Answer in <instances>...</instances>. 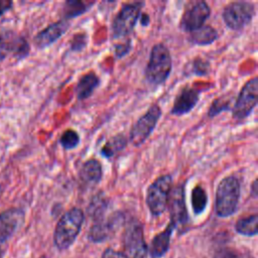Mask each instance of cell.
Returning a JSON list of instances; mask_svg holds the SVG:
<instances>
[{"instance_id":"cell-24","label":"cell","mask_w":258,"mask_h":258,"mask_svg":"<svg viewBox=\"0 0 258 258\" xmlns=\"http://www.w3.org/2000/svg\"><path fill=\"white\" fill-rule=\"evenodd\" d=\"M191 208L196 215H201L207 208L208 195L202 185H196L190 194Z\"/></svg>"},{"instance_id":"cell-11","label":"cell","mask_w":258,"mask_h":258,"mask_svg":"<svg viewBox=\"0 0 258 258\" xmlns=\"http://www.w3.org/2000/svg\"><path fill=\"white\" fill-rule=\"evenodd\" d=\"M211 15V8L205 1H192L189 2L180 18L179 26L183 31L190 32L201 26L205 25V22Z\"/></svg>"},{"instance_id":"cell-17","label":"cell","mask_w":258,"mask_h":258,"mask_svg":"<svg viewBox=\"0 0 258 258\" xmlns=\"http://www.w3.org/2000/svg\"><path fill=\"white\" fill-rule=\"evenodd\" d=\"M103 176L102 164L97 159L86 160L80 167L79 177L84 185L93 186L98 184Z\"/></svg>"},{"instance_id":"cell-26","label":"cell","mask_w":258,"mask_h":258,"mask_svg":"<svg viewBox=\"0 0 258 258\" xmlns=\"http://www.w3.org/2000/svg\"><path fill=\"white\" fill-rule=\"evenodd\" d=\"M80 135L74 129H67L63 131L59 137V143L66 150H71L76 148L80 143Z\"/></svg>"},{"instance_id":"cell-20","label":"cell","mask_w":258,"mask_h":258,"mask_svg":"<svg viewBox=\"0 0 258 258\" xmlns=\"http://www.w3.org/2000/svg\"><path fill=\"white\" fill-rule=\"evenodd\" d=\"M218 38L217 30L211 25H203L200 28L190 31L188 40L196 45H209Z\"/></svg>"},{"instance_id":"cell-34","label":"cell","mask_w":258,"mask_h":258,"mask_svg":"<svg viewBox=\"0 0 258 258\" xmlns=\"http://www.w3.org/2000/svg\"><path fill=\"white\" fill-rule=\"evenodd\" d=\"M139 21H140V23H141L143 26H146V25L149 24L150 18H149V16H148V14H146V13H141V14H140V17H139Z\"/></svg>"},{"instance_id":"cell-10","label":"cell","mask_w":258,"mask_h":258,"mask_svg":"<svg viewBox=\"0 0 258 258\" xmlns=\"http://www.w3.org/2000/svg\"><path fill=\"white\" fill-rule=\"evenodd\" d=\"M258 99V79L256 77L247 81L242 87L234 107L232 116L236 120L247 118L257 105Z\"/></svg>"},{"instance_id":"cell-9","label":"cell","mask_w":258,"mask_h":258,"mask_svg":"<svg viewBox=\"0 0 258 258\" xmlns=\"http://www.w3.org/2000/svg\"><path fill=\"white\" fill-rule=\"evenodd\" d=\"M123 255L125 258H147V246L143 235V226L134 220L126 227L123 236Z\"/></svg>"},{"instance_id":"cell-12","label":"cell","mask_w":258,"mask_h":258,"mask_svg":"<svg viewBox=\"0 0 258 258\" xmlns=\"http://www.w3.org/2000/svg\"><path fill=\"white\" fill-rule=\"evenodd\" d=\"M167 207L170 214V223L174 228L183 227L187 224L188 216L184 199V186L182 184L171 188Z\"/></svg>"},{"instance_id":"cell-23","label":"cell","mask_w":258,"mask_h":258,"mask_svg":"<svg viewBox=\"0 0 258 258\" xmlns=\"http://www.w3.org/2000/svg\"><path fill=\"white\" fill-rule=\"evenodd\" d=\"M108 200L103 192L96 195L90 202L88 206V214L90 217L96 221L102 217H104V213L108 208Z\"/></svg>"},{"instance_id":"cell-30","label":"cell","mask_w":258,"mask_h":258,"mask_svg":"<svg viewBox=\"0 0 258 258\" xmlns=\"http://www.w3.org/2000/svg\"><path fill=\"white\" fill-rule=\"evenodd\" d=\"M114 51H115V55L117 57H122L125 54H127L129 52V50L131 49V40H127L124 43H118L114 46Z\"/></svg>"},{"instance_id":"cell-16","label":"cell","mask_w":258,"mask_h":258,"mask_svg":"<svg viewBox=\"0 0 258 258\" xmlns=\"http://www.w3.org/2000/svg\"><path fill=\"white\" fill-rule=\"evenodd\" d=\"M70 23L68 20L60 19L56 22H53L40 30L33 38L34 44L38 48H45L56 40H58L69 29Z\"/></svg>"},{"instance_id":"cell-14","label":"cell","mask_w":258,"mask_h":258,"mask_svg":"<svg viewBox=\"0 0 258 258\" xmlns=\"http://www.w3.org/2000/svg\"><path fill=\"white\" fill-rule=\"evenodd\" d=\"M124 217L121 213H116L108 218H100L94 221L89 232V238L93 242H103L107 240L118 229Z\"/></svg>"},{"instance_id":"cell-27","label":"cell","mask_w":258,"mask_h":258,"mask_svg":"<svg viewBox=\"0 0 258 258\" xmlns=\"http://www.w3.org/2000/svg\"><path fill=\"white\" fill-rule=\"evenodd\" d=\"M187 67H188V72L197 76H205L209 73V70H210L209 61L201 57H197L192 59Z\"/></svg>"},{"instance_id":"cell-31","label":"cell","mask_w":258,"mask_h":258,"mask_svg":"<svg viewBox=\"0 0 258 258\" xmlns=\"http://www.w3.org/2000/svg\"><path fill=\"white\" fill-rule=\"evenodd\" d=\"M215 258H241V257L232 250L222 249L215 254Z\"/></svg>"},{"instance_id":"cell-13","label":"cell","mask_w":258,"mask_h":258,"mask_svg":"<svg viewBox=\"0 0 258 258\" xmlns=\"http://www.w3.org/2000/svg\"><path fill=\"white\" fill-rule=\"evenodd\" d=\"M25 213L20 208H10L0 213V244L7 241L16 233L24 222Z\"/></svg>"},{"instance_id":"cell-35","label":"cell","mask_w":258,"mask_h":258,"mask_svg":"<svg viewBox=\"0 0 258 258\" xmlns=\"http://www.w3.org/2000/svg\"><path fill=\"white\" fill-rule=\"evenodd\" d=\"M257 187H258V185H257V179H254V181H253V183H252V185H251L252 195H253L254 197L257 196Z\"/></svg>"},{"instance_id":"cell-25","label":"cell","mask_w":258,"mask_h":258,"mask_svg":"<svg viewBox=\"0 0 258 258\" xmlns=\"http://www.w3.org/2000/svg\"><path fill=\"white\" fill-rule=\"evenodd\" d=\"M258 216L256 214L241 218L236 223V231L244 236H255L258 232Z\"/></svg>"},{"instance_id":"cell-15","label":"cell","mask_w":258,"mask_h":258,"mask_svg":"<svg viewBox=\"0 0 258 258\" xmlns=\"http://www.w3.org/2000/svg\"><path fill=\"white\" fill-rule=\"evenodd\" d=\"M201 90L185 86L177 93L170 113L175 116H182L189 113L198 104L200 100Z\"/></svg>"},{"instance_id":"cell-28","label":"cell","mask_w":258,"mask_h":258,"mask_svg":"<svg viewBox=\"0 0 258 258\" xmlns=\"http://www.w3.org/2000/svg\"><path fill=\"white\" fill-rule=\"evenodd\" d=\"M226 110H230V101L226 100L225 98H219L212 103L211 107L209 108L208 115L210 117H214Z\"/></svg>"},{"instance_id":"cell-21","label":"cell","mask_w":258,"mask_h":258,"mask_svg":"<svg viewBox=\"0 0 258 258\" xmlns=\"http://www.w3.org/2000/svg\"><path fill=\"white\" fill-rule=\"evenodd\" d=\"M128 138L123 134L119 133L112 138H110L101 148L100 153L103 157L112 158L117 153L121 152L128 144Z\"/></svg>"},{"instance_id":"cell-7","label":"cell","mask_w":258,"mask_h":258,"mask_svg":"<svg viewBox=\"0 0 258 258\" xmlns=\"http://www.w3.org/2000/svg\"><path fill=\"white\" fill-rule=\"evenodd\" d=\"M255 15V6L251 2H231L222 12V19L226 26L232 30H240L247 26Z\"/></svg>"},{"instance_id":"cell-22","label":"cell","mask_w":258,"mask_h":258,"mask_svg":"<svg viewBox=\"0 0 258 258\" xmlns=\"http://www.w3.org/2000/svg\"><path fill=\"white\" fill-rule=\"evenodd\" d=\"M94 2H83L78 0H69L66 1L62 7V19L68 20L73 17H78L85 12H87Z\"/></svg>"},{"instance_id":"cell-32","label":"cell","mask_w":258,"mask_h":258,"mask_svg":"<svg viewBox=\"0 0 258 258\" xmlns=\"http://www.w3.org/2000/svg\"><path fill=\"white\" fill-rule=\"evenodd\" d=\"M13 7V1L11 0H0V17L11 10Z\"/></svg>"},{"instance_id":"cell-3","label":"cell","mask_w":258,"mask_h":258,"mask_svg":"<svg viewBox=\"0 0 258 258\" xmlns=\"http://www.w3.org/2000/svg\"><path fill=\"white\" fill-rule=\"evenodd\" d=\"M172 69L170 52L163 43L152 46L149 59L145 69V77L153 86H160L168 79Z\"/></svg>"},{"instance_id":"cell-36","label":"cell","mask_w":258,"mask_h":258,"mask_svg":"<svg viewBox=\"0 0 258 258\" xmlns=\"http://www.w3.org/2000/svg\"><path fill=\"white\" fill-rule=\"evenodd\" d=\"M4 251H5V245H1V244H0V258L3 257Z\"/></svg>"},{"instance_id":"cell-18","label":"cell","mask_w":258,"mask_h":258,"mask_svg":"<svg viewBox=\"0 0 258 258\" xmlns=\"http://www.w3.org/2000/svg\"><path fill=\"white\" fill-rule=\"evenodd\" d=\"M174 229L175 228L173 224L169 223L162 232H160L153 238L150 246V254L152 258H160L167 252L169 248L170 238Z\"/></svg>"},{"instance_id":"cell-5","label":"cell","mask_w":258,"mask_h":258,"mask_svg":"<svg viewBox=\"0 0 258 258\" xmlns=\"http://www.w3.org/2000/svg\"><path fill=\"white\" fill-rule=\"evenodd\" d=\"M144 2L135 1L126 3L118 11L112 21V37L117 39L129 35L139 20Z\"/></svg>"},{"instance_id":"cell-29","label":"cell","mask_w":258,"mask_h":258,"mask_svg":"<svg viewBox=\"0 0 258 258\" xmlns=\"http://www.w3.org/2000/svg\"><path fill=\"white\" fill-rule=\"evenodd\" d=\"M88 35L86 33H77L74 35L71 41V50L73 51H80L84 49L87 45Z\"/></svg>"},{"instance_id":"cell-19","label":"cell","mask_w":258,"mask_h":258,"mask_svg":"<svg viewBox=\"0 0 258 258\" xmlns=\"http://www.w3.org/2000/svg\"><path fill=\"white\" fill-rule=\"evenodd\" d=\"M100 79L94 73L90 72L83 75L76 86V95L79 100H86L92 96L94 91L99 87Z\"/></svg>"},{"instance_id":"cell-8","label":"cell","mask_w":258,"mask_h":258,"mask_svg":"<svg viewBox=\"0 0 258 258\" xmlns=\"http://www.w3.org/2000/svg\"><path fill=\"white\" fill-rule=\"evenodd\" d=\"M161 114V109L157 104L151 105L132 126L128 140L136 147L142 145L153 132Z\"/></svg>"},{"instance_id":"cell-4","label":"cell","mask_w":258,"mask_h":258,"mask_svg":"<svg viewBox=\"0 0 258 258\" xmlns=\"http://www.w3.org/2000/svg\"><path fill=\"white\" fill-rule=\"evenodd\" d=\"M172 188V177L170 174L158 176L147 188L146 205L152 216H160L167 208V202Z\"/></svg>"},{"instance_id":"cell-33","label":"cell","mask_w":258,"mask_h":258,"mask_svg":"<svg viewBox=\"0 0 258 258\" xmlns=\"http://www.w3.org/2000/svg\"><path fill=\"white\" fill-rule=\"evenodd\" d=\"M102 258H125V256L123 255V253L115 251L113 249H107L104 251Z\"/></svg>"},{"instance_id":"cell-1","label":"cell","mask_w":258,"mask_h":258,"mask_svg":"<svg viewBox=\"0 0 258 258\" xmlns=\"http://www.w3.org/2000/svg\"><path fill=\"white\" fill-rule=\"evenodd\" d=\"M85 221V214L79 208H73L66 212L58 220L53 242L59 250L68 249L78 237Z\"/></svg>"},{"instance_id":"cell-6","label":"cell","mask_w":258,"mask_h":258,"mask_svg":"<svg viewBox=\"0 0 258 258\" xmlns=\"http://www.w3.org/2000/svg\"><path fill=\"white\" fill-rule=\"evenodd\" d=\"M29 52V42L22 34L8 28L0 30V61L8 57L20 60L28 56Z\"/></svg>"},{"instance_id":"cell-2","label":"cell","mask_w":258,"mask_h":258,"mask_svg":"<svg viewBox=\"0 0 258 258\" xmlns=\"http://www.w3.org/2000/svg\"><path fill=\"white\" fill-rule=\"evenodd\" d=\"M241 194L240 180L235 175L224 177L216 189L215 211L221 218L232 216L238 208Z\"/></svg>"}]
</instances>
